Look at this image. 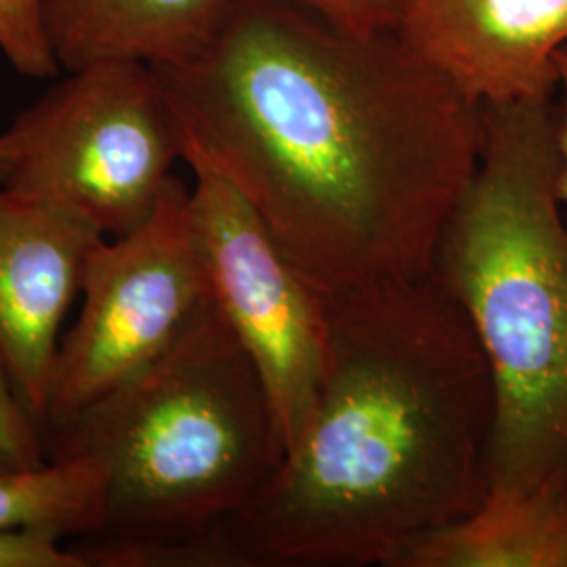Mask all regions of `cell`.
<instances>
[{
	"instance_id": "cell-1",
	"label": "cell",
	"mask_w": 567,
	"mask_h": 567,
	"mask_svg": "<svg viewBox=\"0 0 567 567\" xmlns=\"http://www.w3.org/2000/svg\"><path fill=\"white\" fill-rule=\"evenodd\" d=\"M183 131L316 290L421 280L484 147V105L402 32L227 0L203 47L154 65Z\"/></svg>"
},
{
	"instance_id": "cell-2",
	"label": "cell",
	"mask_w": 567,
	"mask_h": 567,
	"mask_svg": "<svg viewBox=\"0 0 567 567\" xmlns=\"http://www.w3.org/2000/svg\"><path fill=\"white\" fill-rule=\"evenodd\" d=\"M322 372L299 442L217 527L224 567L393 566L487 494L494 395L433 276L318 290Z\"/></svg>"
},
{
	"instance_id": "cell-3",
	"label": "cell",
	"mask_w": 567,
	"mask_h": 567,
	"mask_svg": "<svg viewBox=\"0 0 567 567\" xmlns=\"http://www.w3.org/2000/svg\"><path fill=\"white\" fill-rule=\"evenodd\" d=\"M550 100L484 105V147L431 276L461 305L494 395L487 489L567 508V215Z\"/></svg>"
},
{
	"instance_id": "cell-4",
	"label": "cell",
	"mask_w": 567,
	"mask_h": 567,
	"mask_svg": "<svg viewBox=\"0 0 567 567\" xmlns=\"http://www.w3.org/2000/svg\"><path fill=\"white\" fill-rule=\"evenodd\" d=\"M53 456L103 468L89 567H217L210 538L284 458L261 377L215 303L163 358L55 433Z\"/></svg>"
},
{
	"instance_id": "cell-5",
	"label": "cell",
	"mask_w": 567,
	"mask_h": 567,
	"mask_svg": "<svg viewBox=\"0 0 567 567\" xmlns=\"http://www.w3.org/2000/svg\"><path fill=\"white\" fill-rule=\"evenodd\" d=\"M2 187L122 238L156 213L183 161V131L158 70L107 60L68 72L2 133Z\"/></svg>"
},
{
	"instance_id": "cell-6",
	"label": "cell",
	"mask_w": 567,
	"mask_h": 567,
	"mask_svg": "<svg viewBox=\"0 0 567 567\" xmlns=\"http://www.w3.org/2000/svg\"><path fill=\"white\" fill-rule=\"evenodd\" d=\"M81 292V318L60 344L42 414L55 433L163 358L213 303L182 179L173 177L140 229L91 248Z\"/></svg>"
},
{
	"instance_id": "cell-7",
	"label": "cell",
	"mask_w": 567,
	"mask_h": 567,
	"mask_svg": "<svg viewBox=\"0 0 567 567\" xmlns=\"http://www.w3.org/2000/svg\"><path fill=\"white\" fill-rule=\"evenodd\" d=\"M189 210L213 303L257 368L282 437L295 446L316 404L322 372V311L307 282L259 213L198 156Z\"/></svg>"
},
{
	"instance_id": "cell-8",
	"label": "cell",
	"mask_w": 567,
	"mask_h": 567,
	"mask_svg": "<svg viewBox=\"0 0 567 567\" xmlns=\"http://www.w3.org/2000/svg\"><path fill=\"white\" fill-rule=\"evenodd\" d=\"M102 238L81 219L0 185V353L41 426L61 320Z\"/></svg>"
},
{
	"instance_id": "cell-9",
	"label": "cell",
	"mask_w": 567,
	"mask_h": 567,
	"mask_svg": "<svg viewBox=\"0 0 567 567\" xmlns=\"http://www.w3.org/2000/svg\"><path fill=\"white\" fill-rule=\"evenodd\" d=\"M400 32L482 105L550 100L567 0H410Z\"/></svg>"
},
{
	"instance_id": "cell-10",
	"label": "cell",
	"mask_w": 567,
	"mask_h": 567,
	"mask_svg": "<svg viewBox=\"0 0 567 567\" xmlns=\"http://www.w3.org/2000/svg\"><path fill=\"white\" fill-rule=\"evenodd\" d=\"M227 0H42L53 55L65 72L107 60L168 65L196 53Z\"/></svg>"
},
{
	"instance_id": "cell-11",
	"label": "cell",
	"mask_w": 567,
	"mask_h": 567,
	"mask_svg": "<svg viewBox=\"0 0 567 567\" xmlns=\"http://www.w3.org/2000/svg\"><path fill=\"white\" fill-rule=\"evenodd\" d=\"M391 567H567V508L487 489L480 507L408 545Z\"/></svg>"
},
{
	"instance_id": "cell-12",
	"label": "cell",
	"mask_w": 567,
	"mask_h": 567,
	"mask_svg": "<svg viewBox=\"0 0 567 567\" xmlns=\"http://www.w3.org/2000/svg\"><path fill=\"white\" fill-rule=\"evenodd\" d=\"M103 468L84 456H53L51 463L0 471V534L47 529L93 536L103 522Z\"/></svg>"
},
{
	"instance_id": "cell-13",
	"label": "cell",
	"mask_w": 567,
	"mask_h": 567,
	"mask_svg": "<svg viewBox=\"0 0 567 567\" xmlns=\"http://www.w3.org/2000/svg\"><path fill=\"white\" fill-rule=\"evenodd\" d=\"M0 53L21 76H58L60 63L47 39L42 0H0Z\"/></svg>"
},
{
	"instance_id": "cell-14",
	"label": "cell",
	"mask_w": 567,
	"mask_h": 567,
	"mask_svg": "<svg viewBox=\"0 0 567 567\" xmlns=\"http://www.w3.org/2000/svg\"><path fill=\"white\" fill-rule=\"evenodd\" d=\"M44 465L41 423L21 400L0 353V471Z\"/></svg>"
},
{
	"instance_id": "cell-15",
	"label": "cell",
	"mask_w": 567,
	"mask_h": 567,
	"mask_svg": "<svg viewBox=\"0 0 567 567\" xmlns=\"http://www.w3.org/2000/svg\"><path fill=\"white\" fill-rule=\"evenodd\" d=\"M355 32H400L410 0H282Z\"/></svg>"
},
{
	"instance_id": "cell-16",
	"label": "cell",
	"mask_w": 567,
	"mask_h": 567,
	"mask_svg": "<svg viewBox=\"0 0 567 567\" xmlns=\"http://www.w3.org/2000/svg\"><path fill=\"white\" fill-rule=\"evenodd\" d=\"M61 536L47 529L0 534V567H89L74 548H63Z\"/></svg>"
},
{
	"instance_id": "cell-17",
	"label": "cell",
	"mask_w": 567,
	"mask_h": 567,
	"mask_svg": "<svg viewBox=\"0 0 567 567\" xmlns=\"http://www.w3.org/2000/svg\"><path fill=\"white\" fill-rule=\"evenodd\" d=\"M557 91H559V103H557V122H559V192L561 203L567 215V47L557 55Z\"/></svg>"
},
{
	"instance_id": "cell-18",
	"label": "cell",
	"mask_w": 567,
	"mask_h": 567,
	"mask_svg": "<svg viewBox=\"0 0 567 567\" xmlns=\"http://www.w3.org/2000/svg\"><path fill=\"white\" fill-rule=\"evenodd\" d=\"M7 168H9V156H7V143H4V135L0 133V185L7 177Z\"/></svg>"
}]
</instances>
